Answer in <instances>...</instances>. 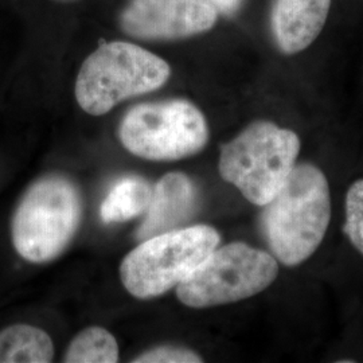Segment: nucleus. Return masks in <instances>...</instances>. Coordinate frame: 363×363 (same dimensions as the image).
Returning <instances> with one entry per match:
<instances>
[{"label": "nucleus", "instance_id": "obj_7", "mask_svg": "<svg viewBox=\"0 0 363 363\" xmlns=\"http://www.w3.org/2000/svg\"><path fill=\"white\" fill-rule=\"evenodd\" d=\"M279 276L272 253L245 242L216 247L177 289L182 303L191 308H208L237 303L259 295Z\"/></svg>", "mask_w": 363, "mask_h": 363}, {"label": "nucleus", "instance_id": "obj_16", "mask_svg": "<svg viewBox=\"0 0 363 363\" xmlns=\"http://www.w3.org/2000/svg\"><path fill=\"white\" fill-rule=\"evenodd\" d=\"M217 10L218 13L225 16H233L240 11L244 0H208Z\"/></svg>", "mask_w": 363, "mask_h": 363}, {"label": "nucleus", "instance_id": "obj_10", "mask_svg": "<svg viewBox=\"0 0 363 363\" xmlns=\"http://www.w3.org/2000/svg\"><path fill=\"white\" fill-rule=\"evenodd\" d=\"M198 189L187 175L169 172L156 183L145 218L138 238L147 240L156 234L179 229L191 220L198 208Z\"/></svg>", "mask_w": 363, "mask_h": 363}, {"label": "nucleus", "instance_id": "obj_9", "mask_svg": "<svg viewBox=\"0 0 363 363\" xmlns=\"http://www.w3.org/2000/svg\"><path fill=\"white\" fill-rule=\"evenodd\" d=\"M331 0H274L271 27L279 50L294 55L310 48L325 28Z\"/></svg>", "mask_w": 363, "mask_h": 363}, {"label": "nucleus", "instance_id": "obj_1", "mask_svg": "<svg viewBox=\"0 0 363 363\" xmlns=\"http://www.w3.org/2000/svg\"><path fill=\"white\" fill-rule=\"evenodd\" d=\"M261 230L274 259L298 267L323 242L331 220L330 186L323 171L296 164L284 186L262 206Z\"/></svg>", "mask_w": 363, "mask_h": 363}, {"label": "nucleus", "instance_id": "obj_14", "mask_svg": "<svg viewBox=\"0 0 363 363\" xmlns=\"http://www.w3.org/2000/svg\"><path fill=\"white\" fill-rule=\"evenodd\" d=\"M343 232L363 256V179L354 182L346 194V222Z\"/></svg>", "mask_w": 363, "mask_h": 363}, {"label": "nucleus", "instance_id": "obj_17", "mask_svg": "<svg viewBox=\"0 0 363 363\" xmlns=\"http://www.w3.org/2000/svg\"><path fill=\"white\" fill-rule=\"evenodd\" d=\"M58 1H73V0H58Z\"/></svg>", "mask_w": 363, "mask_h": 363}, {"label": "nucleus", "instance_id": "obj_15", "mask_svg": "<svg viewBox=\"0 0 363 363\" xmlns=\"http://www.w3.org/2000/svg\"><path fill=\"white\" fill-rule=\"evenodd\" d=\"M135 363H199L203 362L201 355L184 347L162 346L152 350L145 351L133 358Z\"/></svg>", "mask_w": 363, "mask_h": 363}, {"label": "nucleus", "instance_id": "obj_12", "mask_svg": "<svg viewBox=\"0 0 363 363\" xmlns=\"http://www.w3.org/2000/svg\"><path fill=\"white\" fill-rule=\"evenodd\" d=\"M154 187L140 177H127L115 183L100 208L105 223L130 220L147 211Z\"/></svg>", "mask_w": 363, "mask_h": 363}, {"label": "nucleus", "instance_id": "obj_5", "mask_svg": "<svg viewBox=\"0 0 363 363\" xmlns=\"http://www.w3.org/2000/svg\"><path fill=\"white\" fill-rule=\"evenodd\" d=\"M220 241V233L208 225L152 235L123 259L121 283L135 298L162 296L194 272Z\"/></svg>", "mask_w": 363, "mask_h": 363}, {"label": "nucleus", "instance_id": "obj_8", "mask_svg": "<svg viewBox=\"0 0 363 363\" xmlns=\"http://www.w3.org/2000/svg\"><path fill=\"white\" fill-rule=\"evenodd\" d=\"M218 16L208 0H130L117 21L130 38L179 40L208 33Z\"/></svg>", "mask_w": 363, "mask_h": 363}, {"label": "nucleus", "instance_id": "obj_4", "mask_svg": "<svg viewBox=\"0 0 363 363\" xmlns=\"http://www.w3.org/2000/svg\"><path fill=\"white\" fill-rule=\"evenodd\" d=\"M82 198L77 184L64 175L33 183L13 213L11 238L16 253L30 262L57 259L77 233Z\"/></svg>", "mask_w": 363, "mask_h": 363}, {"label": "nucleus", "instance_id": "obj_2", "mask_svg": "<svg viewBox=\"0 0 363 363\" xmlns=\"http://www.w3.org/2000/svg\"><path fill=\"white\" fill-rule=\"evenodd\" d=\"M171 76L169 62L125 40L101 43L82 62L74 94L79 108L103 116L130 97L160 89Z\"/></svg>", "mask_w": 363, "mask_h": 363}, {"label": "nucleus", "instance_id": "obj_11", "mask_svg": "<svg viewBox=\"0 0 363 363\" xmlns=\"http://www.w3.org/2000/svg\"><path fill=\"white\" fill-rule=\"evenodd\" d=\"M52 358V337L38 327L13 325L0 331V363H49Z\"/></svg>", "mask_w": 363, "mask_h": 363}, {"label": "nucleus", "instance_id": "obj_6", "mask_svg": "<svg viewBox=\"0 0 363 363\" xmlns=\"http://www.w3.org/2000/svg\"><path fill=\"white\" fill-rule=\"evenodd\" d=\"M208 120L189 100L135 105L118 125L127 151L152 162H174L201 152L208 142Z\"/></svg>", "mask_w": 363, "mask_h": 363}, {"label": "nucleus", "instance_id": "obj_3", "mask_svg": "<svg viewBox=\"0 0 363 363\" xmlns=\"http://www.w3.org/2000/svg\"><path fill=\"white\" fill-rule=\"evenodd\" d=\"M300 139L294 130L257 120L220 148V178L256 206H265L296 166Z\"/></svg>", "mask_w": 363, "mask_h": 363}, {"label": "nucleus", "instance_id": "obj_13", "mask_svg": "<svg viewBox=\"0 0 363 363\" xmlns=\"http://www.w3.org/2000/svg\"><path fill=\"white\" fill-rule=\"evenodd\" d=\"M118 346L115 337L103 327H88L70 342L66 363H116Z\"/></svg>", "mask_w": 363, "mask_h": 363}]
</instances>
